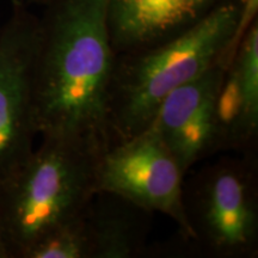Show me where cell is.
<instances>
[{
    "mask_svg": "<svg viewBox=\"0 0 258 258\" xmlns=\"http://www.w3.org/2000/svg\"><path fill=\"white\" fill-rule=\"evenodd\" d=\"M115 57L108 0L43 6L32 72L37 137L91 138L109 146L106 101Z\"/></svg>",
    "mask_w": 258,
    "mask_h": 258,
    "instance_id": "obj_1",
    "label": "cell"
},
{
    "mask_svg": "<svg viewBox=\"0 0 258 258\" xmlns=\"http://www.w3.org/2000/svg\"><path fill=\"white\" fill-rule=\"evenodd\" d=\"M244 0H228L177 37L117 54L106 101L109 146L144 132L164 99L219 63L237 48Z\"/></svg>",
    "mask_w": 258,
    "mask_h": 258,
    "instance_id": "obj_2",
    "label": "cell"
},
{
    "mask_svg": "<svg viewBox=\"0 0 258 258\" xmlns=\"http://www.w3.org/2000/svg\"><path fill=\"white\" fill-rule=\"evenodd\" d=\"M24 164L0 184V221L23 258L44 235L83 214L97 192L108 145L91 138L43 137Z\"/></svg>",
    "mask_w": 258,
    "mask_h": 258,
    "instance_id": "obj_3",
    "label": "cell"
},
{
    "mask_svg": "<svg viewBox=\"0 0 258 258\" xmlns=\"http://www.w3.org/2000/svg\"><path fill=\"white\" fill-rule=\"evenodd\" d=\"M221 158L183 185L192 241L215 258L258 253V165L256 152Z\"/></svg>",
    "mask_w": 258,
    "mask_h": 258,
    "instance_id": "obj_4",
    "label": "cell"
},
{
    "mask_svg": "<svg viewBox=\"0 0 258 258\" xmlns=\"http://www.w3.org/2000/svg\"><path fill=\"white\" fill-rule=\"evenodd\" d=\"M184 172L151 127L103 150L97 191H106L138 207L161 213L178 226L186 241L192 233L183 201Z\"/></svg>",
    "mask_w": 258,
    "mask_h": 258,
    "instance_id": "obj_5",
    "label": "cell"
},
{
    "mask_svg": "<svg viewBox=\"0 0 258 258\" xmlns=\"http://www.w3.org/2000/svg\"><path fill=\"white\" fill-rule=\"evenodd\" d=\"M38 36L40 16L23 0L11 3L0 25V184L35 148L32 72Z\"/></svg>",
    "mask_w": 258,
    "mask_h": 258,
    "instance_id": "obj_6",
    "label": "cell"
},
{
    "mask_svg": "<svg viewBox=\"0 0 258 258\" xmlns=\"http://www.w3.org/2000/svg\"><path fill=\"white\" fill-rule=\"evenodd\" d=\"M225 69L219 63L171 92L148 125L184 175L199 161L221 152L217 97Z\"/></svg>",
    "mask_w": 258,
    "mask_h": 258,
    "instance_id": "obj_7",
    "label": "cell"
},
{
    "mask_svg": "<svg viewBox=\"0 0 258 258\" xmlns=\"http://www.w3.org/2000/svg\"><path fill=\"white\" fill-rule=\"evenodd\" d=\"M228 0H108L115 54L145 49L177 37Z\"/></svg>",
    "mask_w": 258,
    "mask_h": 258,
    "instance_id": "obj_8",
    "label": "cell"
},
{
    "mask_svg": "<svg viewBox=\"0 0 258 258\" xmlns=\"http://www.w3.org/2000/svg\"><path fill=\"white\" fill-rule=\"evenodd\" d=\"M220 151L256 152L258 137V19L226 64L217 97Z\"/></svg>",
    "mask_w": 258,
    "mask_h": 258,
    "instance_id": "obj_9",
    "label": "cell"
},
{
    "mask_svg": "<svg viewBox=\"0 0 258 258\" xmlns=\"http://www.w3.org/2000/svg\"><path fill=\"white\" fill-rule=\"evenodd\" d=\"M152 213L128 200L97 191L83 219L91 258H137L147 250Z\"/></svg>",
    "mask_w": 258,
    "mask_h": 258,
    "instance_id": "obj_10",
    "label": "cell"
},
{
    "mask_svg": "<svg viewBox=\"0 0 258 258\" xmlns=\"http://www.w3.org/2000/svg\"><path fill=\"white\" fill-rule=\"evenodd\" d=\"M83 214L41 238L25 251L23 258H91Z\"/></svg>",
    "mask_w": 258,
    "mask_h": 258,
    "instance_id": "obj_11",
    "label": "cell"
},
{
    "mask_svg": "<svg viewBox=\"0 0 258 258\" xmlns=\"http://www.w3.org/2000/svg\"><path fill=\"white\" fill-rule=\"evenodd\" d=\"M0 258H15L14 251L6 237L2 221H0Z\"/></svg>",
    "mask_w": 258,
    "mask_h": 258,
    "instance_id": "obj_12",
    "label": "cell"
},
{
    "mask_svg": "<svg viewBox=\"0 0 258 258\" xmlns=\"http://www.w3.org/2000/svg\"><path fill=\"white\" fill-rule=\"evenodd\" d=\"M49 2H51V0H24L25 4L29 6H41V8H43Z\"/></svg>",
    "mask_w": 258,
    "mask_h": 258,
    "instance_id": "obj_13",
    "label": "cell"
},
{
    "mask_svg": "<svg viewBox=\"0 0 258 258\" xmlns=\"http://www.w3.org/2000/svg\"><path fill=\"white\" fill-rule=\"evenodd\" d=\"M9 2H10V4H11V3H16V2H21V0H9ZM23 2H24V0H23Z\"/></svg>",
    "mask_w": 258,
    "mask_h": 258,
    "instance_id": "obj_14",
    "label": "cell"
}]
</instances>
